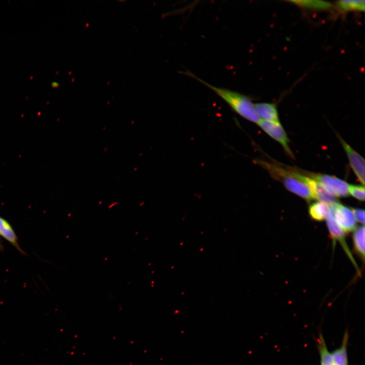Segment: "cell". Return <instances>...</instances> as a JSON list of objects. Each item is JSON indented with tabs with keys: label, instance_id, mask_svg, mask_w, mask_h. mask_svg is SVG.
<instances>
[{
	"label": "cell",
	"instance_id": "obj_1",
	"mask_svg": "<svg viewBox=\"0 0 365 365\" xmlns=\"http://www.w3.org/2000/svg\"><path fill=\"white\" fill-rule=\"evenodd\" d=\"M258 162L269 171L273 178L282 182L289 191L307 201L314 199L306 183L307 175L274 163L261 161Z\"/></svg>",
	"mask_w": 365,
	"mask_h": 365
},
{
	"label": "cell",
	"instance_id": "obj_2",
	"mask_svg": "<svg viewBox=\"0 0 365 365\" xmlns=\"http://www.w3.org/2000/svg\"><path fill=\"white\" fill-rule=\"evenodd\" d=\"M184 74L192 77L214 92L224 100L236 114L246 120L258 123L260 120L256 112L254 104L247 96L228 89L214 86L192 72L187 71Z\"/></svg>",
	"mask_w": 365,
	"mask_h": 365
},
{
	"label": "cell",
	"instance_id": "obj_3",
	"mask_svg": "<svg viewBox=\"0 0 365 365\" xmlns=\"http://www.w3.org/2000/svg\"><path fill=\"white\" fill-rule=\"evenodd\" d=\"M308 175L319 182L336 197H345L349 195V184L341 179L327 174H311Z\"/></svg>",
	"mask_w": 365,
	"mask_h": 365
},
{
	"label": "cell",
	"instance_id": "obj_4",
	"mask_svg": "<svg viewBox=\"0 0 365 365\" xmlns=\"http://www.w3.org/2000/svg\"><path fill=\"white\" fill-rule=\"evenodd\" d=\"M257 124L267 134L278 142L289 156L294 157L289 147V139L280 122L260 119Z\"/></svg>",
	"mask_w": 365,
	"mask_h": 365
},
{
	"label": "cell",
	"instance_id": "obj_5",
	"mask_svg": "<svg viewBox=\"0 0 365 365\" xmlns=\"http://www.w3.org/2000/svg\"><path fill=\"white\" fill-rule=\"evenodd\" d=\"M336 223L346 232H350L355 229L356 220L353 213L348 207L336 202L331 205Z\"/></svg>",
	"mask_w": 365,
	"mask_h": 365
},
{
	"label": "cell",
	"instance_id": "obj_6",
	"mask_svg": "<svg viewBox=\"0 0 365 365\" xmlns=\"http://www.w3.org/2000/svg\"><path fill=\"white\" fill-rule=\"evenodd\" d=\"M354 173L359 181L364 185V159L340 136H339Z\"/></svg>",
	"mask_w": 365,
	"mask_h": 365
},
{
	"label": "cell",
	"instance_id": "obj_7",
	"mask_svg": "<svg viewBox=\"0 0 365 365\" xmlns=\"http://www.w3.org/2000/svg\"><path fill=\"white\" fill-rule=\"evenodd\" d=\"M307 184L310 189L314 198L332 205L337 202L336 197L331 194L319 182L307 176Z\"/></svg>",
	"mask_w": 365,
	"mask_h": 365
},
{
	"label": "cell",
	"instance_id": "obj_8",
	"mask_svg": "<svg viewBox=\"0 0 365 365\" xmlns=\"http://www.w3.org/2000/svg\"><path fill=\"white\" fill-rule=\"evenodd\" d=\"M326 220L327 226L333 239L339 241L341 244L350 260L355 264L345 242L344 232L336 223L334 218L333 209L331 207L329 214Z\"/></svg>",
	"mask_w": 365,
	"mask_h": 365
},
{
	"label": "cell",
	"instance_id": "obj_9",
	"mask_svg": "<svg viewBox=\"0 0 365 365\" xmlns=\"http://www.w3.org/2000/svg\"><path fill=\"white\" fill-rule=\"evenodd\" d=\"M254 106L260 119L261 118L262 120L279 122L278 113L275 104L262 102L256 103Z\"/></svg>",
	"mask_w": 365,
	"mask_h": 365
},
{
	"label": "cell",
	"instance_id": "obj_10",
	"mask_svg": "<svg viewBox=\"0 0 365 365\" xmlns=\"http://www.w3.org/2000/svg\"><path fill=\"white\" fill-rule=\"evenodd\" d=\"M0 236L13 245L19 252L25 254L20 248L17 237L10 224L0 216Z\"/></svg>",
	"mask_w": 365,
	"mask_h": 365
},
{
	"label": "cell",
	"instance_id": "obj_11",
	"mask_svg": "<svg viewBox=\"0 0 365 365\" xmlns=\"http://www.w3.org/2000/svg\"><path fill=\"white\" fill-rule=\"evenodd\" d=\"M348 338V332L346 330L344 334L341 346L331 353L335 365H348L347 354Z\"/></svg>",
	"mask_w": 365,
	"mask_h": 365
},
{
	"label": "cell",
	"instance_id": "obj_12",
	"mask_svg": "<svg viewBox=\"0 0 365 365\" xmlns=\"http://www.w3.org/2000/svg\"><path fill=\"white\" fill-rule=\"evenodd\" d=\"M330 210V207L327 204L317 201L312 203L309 207V214L311 218L315 221H322L326 219Z\"/></svg>",
	"mask_w": 365,
	"mask_h": 365
},
{
	"label": "cell",
	"instance_id": "obj_13",
	"mask_svg": "<svg viewBox=\"0 0 365 365\" xmlns=\"http://www.w3.org/2000/svg\"><path fill=\"white\" fill-rule=\"evenodd\" d=\"M317 346L320 356V365H335L332 354L327 349L321 333H319L317 339Z\"/></svg>",
	"mask_w": 365,
	"mask_h": 365
},
{
	"label": "cell",
	"instance_id": "obj_14",
	"mask_svg": "<svg viewBox=\"0 0 365 365\" xmlns=\"http://www.w3.org/2000/svg\"><path fill=\"white\" fill-rule=\"evenodd\" d=\"M300 7L315 10H326L332 7V5L328 2L315 0H300L288 1Z\"/></svg>",
	"mask_w": 365,
	"mask_h": 365
},
{
	"label": "cell",
	"instance_id": "obj_15",
	"mask_svg": "<svg viewBox=\"0 0 365 365\" xmlns=\"http://www.w3.org/2000/svg\"><path fill=\"white\" fill-rule=\"evenodd\" d=\"M337 8L342 11H364L363 0H342L337 2Z\"/></svg>",
	"mask_w": 365,
	"mask_h": 365
},
{
	"label": "cell",
	"instance_id": "obj_16",
	"mask_svg": "<svg viewBox=\"0 0 365 365\" xmlns=\"http://www.w3.org/2000/svg\"><path fill=\"white\" fill-rule=\"evenodd\" d=\"M353 243L354 247L357 253L364 259V227L360 226L354 232Z\"/></svg>",
	"mask_w": 365,
	"mask_h": 365
},
{
	"label": "cell",
	"instance_id": "obj_17",
	"mask_svg": "<svg viewBox=\"0 0 365 365\" xmlns=\"http://www.w3.org/2000/svg\"><path fill=\"white\" fill-rule=\"evenodd\" d=\"M349 194L355 199L363 201L364 200V186L356 185H349Z\"/></svg>",
	"mask_w": 365,
	"mask_h": 365
},
{
	"label": "cell",
	"instance_id": "obj_18",
	"mask_svg": "<svg viewBox=\"0 0 365 365\" xmlns=\"http://www.w3.org/2000/svg\"><path fill=\"white\" fill-rule=\"evenodd\" d=\"M352 211L353 213L355 220H356L358 222L363 224L364 223V210L360 208H352Z\"/></svg>",
	"mask_w": 365,
	"mask_h": 365
},
{
	"label": "cell",
	"instance_id": "obj_19",
	"mask_svg": "<svg viewBox=\"0 0 365 365\" xmlns=\"http://www.w3.org/2000/svg\"><path fill=\"white\" fill-rule=\"evenodd\" d=\"M51 86L53 88H57L59 86V84L56 82H53L52 83Z\"/></svg>",
	"mask_w": 365,
	"mask_h": 365
},
{
	"label": "cell",
	"instance_id": "obj_20",
	"mask_svg": "<svg viewBox=\"0 0 365 365\" xmlns=\"http://www.w3.org/2000/svg\"><path fill=\"white\" fill-rule=\"evenodd\" d=\"M2 249H3V246H2L1 242L0 241V250H2Z\"/></svg>",
	"mask_w": 365,
	"mask_h": 365
}]
</instances>
